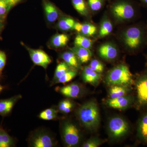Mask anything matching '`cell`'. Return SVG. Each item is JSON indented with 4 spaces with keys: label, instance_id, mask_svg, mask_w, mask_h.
<instances>
[{
    "label": "cell",
    "instance_id": "cell-1",
    "mask_svg": "<svg viewBox=\"0 0 147 147\" xmlns=\"http://www.w3.org/2000/svg\"><path fill=\"white\" fill-rule=\"evenodd\" d=\"M76 115L81 124L91 131L98 128L100 123L99 108L94 100H90L81 105L77 110Z\"/></svg>",
    "mask_w": 147,
    "mask_h": 147
},
{
    "label": "cell",
    "instance_id": "cell-2",
    "mask_svg": "<svg viewBox=\"0 0 147 147\" xmlns=\"http://www.w3.org/2000/svg\"><path fill=\"white\" fill-rule=\"evenodd\" d=\"M105 82L110 86L120 85L131 87L134 80L128 67L125 65L120 64L109 71L105 77Z\"/></svg>",
    "mask_w": 147,
    "mask_h": 147
},
{
    "label": "cell",
    "instance_id": "cell-3",
    "mask_svg": "<svg viewBox=\"0 0 147 147\" xmlns=\"http://www.w3.org/2000/svg\"><path fill=\"white\" fill-rule=\"evenodd\" d=\"M145 34V30L139 26H133L128 28L123 36L125 45L131 51L139 50L146 40Z\"/></svg>",
    "mask_w": 147,
    "mask_h": 147
},
{
    "label": "cell",
    "instance_id": "cell-4",
    "mask_svg": "<svg viewBox=\"0 0 147 147\" xmlns=\"http://www.w3.org/2000/svg\"><path fill=\"white\" fill-rule=\"evenodd\" d=\"M114 17L120 21H128L135 17V6L129 0H117L110 6Z\"/></svg>",
    "mask_w": 147,
    "mask_h": 147
},
{
    "label": "cell",
    "instance_id": "cell-5",
    "mask_svg": "<svg viewBox=\"0 0 147 147\" xmlns=\"http://www.w3.org/2000/svg\"><path fill=\"white\" fill-rule=\"evenodd\" d=\"M108 129L110 137L117 139L128 134L129 126L127 122L123 118L115 117L110 119L108 122Z\"/></svg>",
    "mask_w": 147,
    "mask_h": 147
},
{
    "label": "cell",
    "instance_id": "cell-6",
    "mask_svg": "<svg viewBox=\"0 0 147 147\" xmlns=\"http://www.w3.org/2000/svg\"><path fill=\"white\" fill-rule=\"evenodd\" d=\"M136 106L138 109L147 108V72L138 76L135 82Z\"/></svg>",
    "mask_w": 147,
    "mask_h": 147
},
{
    "label": "cell",
    "instance_id": "cell-7",
    "mask_svg": "<svg viewBox=\"0 0 147 147\" xmlns=\"http://www.w3.org/2000/svg\"><path fill=\"white\" fill-rule=\"evenodd\" d=\"M63 139L67 146L75 147L80 143L81 134L76 125L69 121L63 123L62 129Z\"/></svg>",
    "mask_w": 147,
    "mask_h": 147
},
{
    "label": "cell",
    "instance_id": "cell-8",
    "mask_svg": "<svg viewBox=\"0 0 147 147\" xmlns=\"http://www.w3.org/2000/svg\"><path fill=\"white\" fill-rule=\"evenodd\" d=\"M32 61L35 65L42 67L45 69L51 62L52 59L50 56L42 50L34 49L26 46Z\"/></svg>",
    "mask_w": 147,
    "mask_h": 147
},
{
    "label": "cell",
    "instance_id": "cell-9",
    "mask_svg": "<svg viewBox=\"0 0 147 147\" xmlns=\"http://www.w3.org/2000/svg\"><path fill=\"white\" fill-rule=\"evenodd\" d=\"M55 139L48 133L39 131L31 138L30 143L34 147H52L55 145Z\"/></svg>",
    "mask_w": 147,
    "mask_h": 147
},
{
    "label": "cell",
    "instance_id": "cell-10",
    "mask_svg": "<svg viewBox=\"0 0 147 147\" xmlns=\"http://www.w3.org/2000/svg\"><path fill=\"white\" fill-rule=\"evenodd\" d=\"M135 101L132 96L127 95L116 98H109L105 101V104L110 108L119 110H124L131 106Z\"/></svg>",
    "mask_w": 147,
    "mask_h": 147
},
{
    "label": "cell",
    "instance_id": "cell-11",
    "mask_svg": "<svg viewBox=\"0 0 147 147\" xmlns=\"http://www.w3.org/2000/svg\"><path fill=\"white\" fill-rule=\"evenodd\" d=\"M42 2L47 21L50 23L56 22L61 16V11L57 7L49 0H42Z\"/></svg>",
    "mask_w": 147,
    "mask_h": 147
},
{
    "label": "cell",
    "instance_id": "cell-12",
    "mask_svg": "<svg viewBox=\"0 0 147 147\" xmlns=\"http://www.w3.org/2000/svg\"><path fill=\"white\" fill-rule=\"evenodd\" d=\"M56 90L66 97L76 98L81 96L83 90L79 84L73 83L62 87H58Z\"/></svg>",
    "mask_w": 147,
    "mask_h": 147
},
{
    "label": "cell",
    "instance_id": "cell-13",
    "mask_svg": "<svg viewBox=\"0 0 147 147\" xmlns=\"http://www.w3.org/2000/svg\"><path fill=\"white\" fill-rule=\"evenodd\" d=\"M98 51L100 57L106 60L115 59L118 55V51L116 46L109 42L100 45Z\"/></svg>",
    "mask_w": 147,
    "mask_h": 147
},
{
    "label": "cell",
    "instance_id": "cell-14",
    "mask_svg": "<svg viewBox=\"0 0 147 147\" xmlns=\"http://www.w3.org/2000/svg\"><path fill=\"white\" fill-rule=\"evenodd\" d=\"M21 98V95H17L7 99L0 100V115L2 117L8 115L16 102Z\"/></svg>",
    "mask_w": 147,
    "mask_h": 147
},
{
    "label": "cell",
    "instance_id": "cell-15",
    "mask_svg": "<svg viewBox=\"0 0 147 147\" xmlns=\"http://www.w3.org/2000/svg\"><path fill=\"white\" fill-rule=\"evenodd\" d=\"M101 78L100 74L93 70L89 66L84 67L82 72V79L85 83L96 86L100 83Z\"/></svg>",
    "mask_w": 147,
    "mask_h": 147
},
{
    "label": "cell",
    "instance_id": "cell-16",
    "mask_svg": "<svg viewBox=\"0 0 147 147\" xmlns=\"http://www.w3.org/2000/svg\"><path fill=\"white\" fill-rule=\"evenodd\" d=\"M137 137L140 142L147 144V112L143 115L138 121Z\"/></svg>",
    "mask_w": 147,
    "mask_h": 147
},
{
    "label": "cell",
    "instance_id": "cell-17",
    "mask_svg": "<svg viewBox=\"0 0 147 147\" xmlns=\"http://www.w3.org/2000/svg\"><path fill=\"white\" fill-rule=\"evenodd\" d=\"M74 29L79 34L87 37L93 36L96 34L97 31L96 27L94 25L89 23L81 24L79 22H76Z\"/></svg>",
    "mask_w": 147,
    "mask_h": 147
},
{
    "label": "cell",
    "instance_id": "cell-18",
    "mask_svg": "<svg viewBox=\"0 0 147 147\" xmlns=\"http://www.w3.org/2000/svg\"><path fill=\"white\" fill-rule=\"evenodd\" d=\"M61 57L71 68L76 70L81 68V63L80 61L71 50L64 52L61 55Z\"/></svg>",
    "mask_w": 147,
    "mask_h": 147
},
{
    "label": "cell",
    "instance_id": "cell-19",
    "mask_svg": "<svg viewBox=\"0 0 147 147\" xmlns=\"http://www.w3.org/2000/svg\"><path fill=\"white\" fill-rule=\"evenodd\" d=\"M131 90L130 86L120 85L110 86L109 90V98H114L126 96L128 94Z\"/></svg>",
    "mask_w": 147,
    "mask_h": 147
},
{
    "label": "cell",
    "instance_id": "cell-20",
    "mask_svg": "<svg viewBox=\"0 0 147 147\" xmlns=\"http://www.w3.org/2000/svg\"><path fill=\"white\" fill-rule=\"evenodd\" d=\"M77 56L81 63H85L90 61L92 56L90 49L75 46L71 50Z\"/></svg>",
    "mask_w": 147,
    "mask_h": 147
},
{
    "label": "cell",
    "instance_id": "cell-21",
    "mask_svg": "<svg viewBox=\"0 0 147 147\" xmlns=\"http://www.w3.org/2000/svg\"><path fill=\"white\" fill-rule=\"evenodd\" d=\"M76 21L71 17L61 16L58 19L57 27L59 30L67 32L74 29Z\"/></svg>",
    "mask_w": 147,
    "mask_h": 147
},
{
    "label": "cell",
    "instance_id": "cell-22",
    "mask_svg": "<svg viewBox=\"0 0 147 147\" xmlns=\"http://www.w3.org/2000/svg\"><path fill=\"white\" fill-rule=\"evenodd\" d=\"M69 40L68 35L64 34H57L50 39L49 44L53 48H61L67 45Z\"/></svg>",
    "mask_w": 147,
    "mask_h": 147
},
{
    "label": "cell",
    "instance_id": "cell-23",
    "mask_svg": "<svg viewBox=\"0 0 147 147\" xmlns=\"http://www.w3.org/2000/svg\"><path fill=\"white\" fill-rule=\"evenodd\" d=\"M14 139L2 126H0V147H10L14 145Z\"/></svg>",
    "mask_w": 147,
    "mask_h": 147
},
{
    "label": "cell",
    "instance_id": "cell-24",
    "mask_svg": "<svg viewBox=\"0 0 147 147\" xmlns=\"http://www.w3.org/2000/svg\"><path fill=\"white\" fill-rule=\"evenodd\" d=\"M71 3L74 9L80 14L84 16L88 15L89 7L85 0H71Z\"/></svg>",
    "mask_w": 147,
    "mask_h": 147
},
{
    "label": "cell",
    "instance_id": "cell-25",
    "mask_svg": "<svg viewBox=\"0 0 147 147\" xmlns=\"http://www.w3.org/2000/svg\"><path fill=\"white\" fill-rule=\"evenodd\" d=\"M74 44L75 46L90 49L92 46L93 42L88 37L78 34L74 39Z\"/></svg>",
    "mask_w": 147,
    "mask_h": 147
},
{
    "label": "cell",
    "instance_id": "cell-26",
    "mask_svg": "<svg viewBox=\"0 0 147 147\" xmlns=\"http://www.w3.org/2000/svg\"><path fill=\"white\" fill-rule=\"evenodd\" d=\"M113 26L112 23L108 19H104L100 25L99 35L100 37H105L112 32Z\"/></svg>",
    "mask_w": 147,
    "mask_h": 147
},
{
    "label": "cell",
    "instance_id": "cell-27",
    "mask_svg": "<svg viewBox=\"0 0 147 147\" xmlns=\"http://www.w3.org/2000/svg\"><path fill=\"white\" fill-rule=\"evenodd\" d=\"M77 74V71L76 69H71L60 77L59 79L53 82V84H65L72 80L75 78Z\"/></svg>",
    "mask_w": 147,
    "mask_h": 147
},
{
    "label": "cell",
    "instance_id": "cell-28",
    "mask_svg": "<svg viewBox=\"0 0 147 147\" xmlns=\"http://www.w3.org/2000/svg\"><path fill=\"white\" fill-rule=\"evenodd\" d=\"M71 69L72 68H71L67 63H66L65 62H62L59 63L57 66L55 70L53 78V82L59 79L66 72Z\"/></svg>",
    "mask_w": 147,
    "mask_h": 147
},
{
    "label": "cell",
    "instance_id": "cell-29",
    "mask_svg": "<svg viewBox=\"0 0 147 147\" xmlns=\"http://www.w3.org/2000/svg\"><path fill=\"white\" fill-rule=\"evenodd\" d=\"M74 107V103L68 99L61 101L58 105V110L61 113L68 114L72 111Z\"/></svg>",
    "mask_w": 147,
    "mask_h": 147
},
{
    "label": "cell",
    "instance_id": "cell-30",
    "mask_svg": "<svg viewBox=\"0 0 147 147\" xmlns=\"http://www.w3.org/2000/svg\"><path fill=\"white\" fill-rule=\"evenodd\" d=\"M58 112L53 108H48L42 111L39 115V117L44 120H52L57 118Z\"/></svg>",
    "mask_w": 147,
    "mask_h": 147
},
{
    "label": "cell",
    "instance_id": "cell-31",
    "mask_svg": "<svg viewBox=\"0 0 147 147\" xmlns=\"http://www.w3.org/2000/svg\"><path fill=\"white\" fill-rule=\"evenodd\" d=\"M105 0H88V5L89 9L92 11L100 10L104 3Z\"/></svg>",
    "mask_w": 147,
    "mask_h": 147
},
{
    "label": "cell",
    "instance_id": "cell-32",
    "mask_svg": "<svg viewBox=\"0 0 147 147\" xmlns=\"http://www.w3.org/2000/svg\"><path fill=\"white\" fill-rule=\"evenodd\" d=\"M105 141L97 137H92L84 142L82 145V147H98L102 144Z\"/></svg>",
    "mask_w": 147,
    "mask_h": 147
},
{
    "label": "cell",
    "instance_id": "cell-33",
    "mask_svg": "<svg viewBox=\"0 0 147 147\" xmlns=\"http://www.w3.org/2000/svg\"><path fill=\"white\" fill-rule=\"evenodd\" d=\"M89 66L93 70L98 73H102L104 71V66L103 63L95 59L91 61Z\"/></svg>",
    "mask_w": 147,
    "mask_h": 147
},
{
    "label": "cell",
    "instance_id": "cell-34",
    "mask_svg": "<svg viewBox=\"0 0 147 147\" xmlns=\"http://www.w3.org/2000/svg\"><path fill=\"white\" fill-rule=\"evenodd\" d=\"M11 7L8 3L0 0V18L4 20Z\"/></svg>",
    "mask_w": 147,
    "mask_h": 147
},
{
    "label": "cell",
    "instance_id": "cell-35",
    "mask_svg": "<svg viewBox=\"0 0 147 147\" xmlns=\"http://www.w3.org/2000/svg\"><path fill=\"white\" fill-rule=\"evenodd\" d=\"M7 56L5 53L0 51V79L1 77L2 71L6 63Z\"/></svg>",
    "mask_w": 147,
    "mask_h": 147
},
{
    "label": "cell",
    "instance_id": "cell-36",
    "mask_svg": "<svg viewBox=\"0 0 147 147\" xmlns=\"http://www.w3.org/2000/svg\"><path fill=\"white\" fill-rule=\"evenodd\" d=\"M5 2L8 3L12 7L16 5L22 1V0H2Z\"/></svg>",
    "mask_w": 147,
    "mask_h": 147
},
{
    "label": "cell",
    "instance_id": "cell-37",
    "mask_svg": "<svg viewBox=\"0 0 147 147\" xmlns=\"http://www.w3.org/2000/svg\"><path fill=\"white\" fill-rule=\"evenodd\" d=\"M3 20L0 18V32L2 30L3 28Z\"/></svg>",
    "mask_w": 147,
    "mask_h": 147
},
{
    "label": "cell",
    "instance_id": "cell-38",
    "mask_svg": "<svg viewBox=\"0 0 147 147\" xmlns=\"http://www.w3.org/2000/svg\"><path fill=\"white\" fill-rule=\"evenodd\" d=\"M144 5L147 6V0H139Z\"/></svg>",
    "mask_w": 147,
    "mask_h": 147
},
{
    "label": "cell",
    "instance_id": "cell-39",
    "mask_svg": "<svg viewBox=\"0 0 147 147\" xmlns=\"http://www.w3.org/2000/svg\"><path fill=\"white\" fill-rule=\"evenodd\" d=\"M4 87L3 86H1V85L0 84V93L4 89Z\"/></svg>",
    "mask_w": 147,
    "mask_h": 147
}]
</instances>
